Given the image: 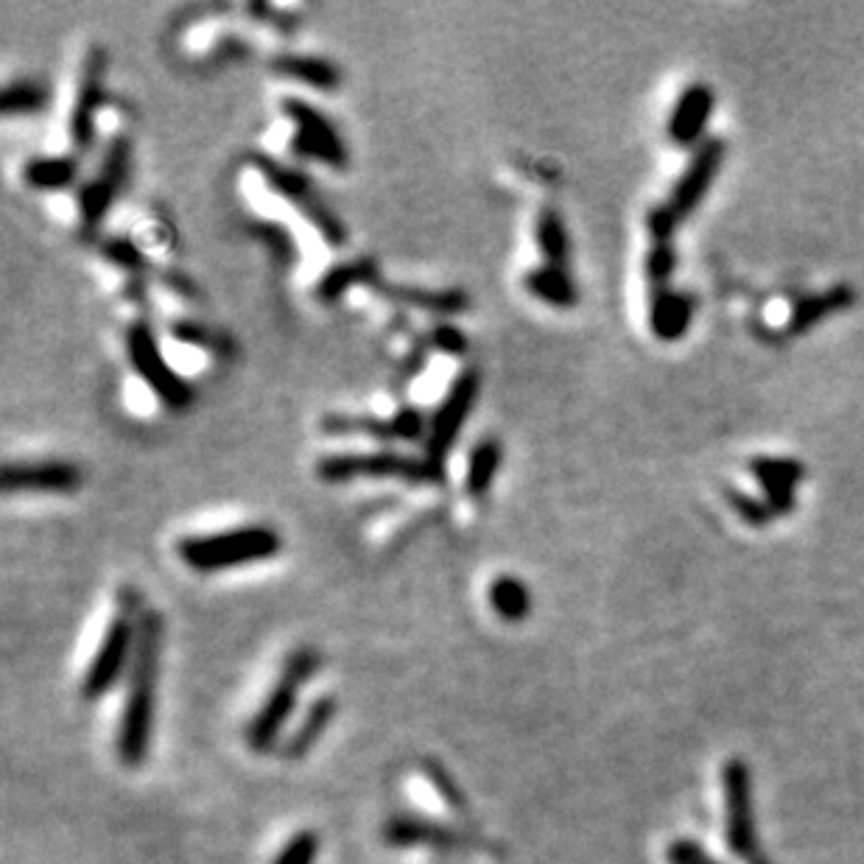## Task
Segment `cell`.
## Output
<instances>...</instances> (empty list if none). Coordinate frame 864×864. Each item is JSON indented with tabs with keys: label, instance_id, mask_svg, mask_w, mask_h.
<instances>
[{
	"label": "cell",
	"instance_id": "cell-12",
	"mask_svg": "<svg viewBox=\"0 0 864 864\" xmlns=\"http://www.w3.org/2000/svg\"><path fill=\"white\" fill-rule=\"evenodd\" d=\"M82 487V467L67 460H25L3 465L7 493L71 495Z\"/></svg>",
	"mask_w": 864,
	"mask_h": 864
},
{
	"label": "cell",
	"instance_id": "cell-22",
	"mask_svg": "<svg viewBox=\"0 0 864 864\" xmlns=\"http://www.w3.org/2000/svg\"><path fill=\"white\" fill-rule=\"evenodd\" d=\"M487 602L498 619L507 624H520L531 613V590L515 573H498L487 584Z\"/></svg>",
	"mask_w": 864,
	"mask_h": 864
},
{
	"label": "cell",
	"instance_id": "cell-13",
	"mask_svg": "<svg viewBox=\"0 0 864 864\" xmlns=\"http://www.w3.org/2000/svg\"><path fill=\"white\" fill-rule=\"evenodd\" d=\"M725 823L727 842L736 856L750 858L756 853V831H752V800H750V772L739 758L725 767Z\"/></svg>",
	"mask_w": 864,
	"mask_h": 864
},
{
	"label": "cell",
	"instance_id": "cell-28",
	"mask_svg": "<svg viewBox=\"0 0 864 864\" xmlns=\"http://www.w3.org/2000/svg\"><path fill=\"white\" fill-rule=\"evenodd\" d=\"M323 431L325 434H363L376 436V440H398V431H394V420H381V418H367V414H328L323 418Z\"/></svg>",
	"mask_w": 864,
	"mask_h": 864
},
{
	"label": "cell",
	"instance_id": "cell-5",
	"mask_svg": "<svg viewBox=\"0 0 864 864\" xmlns=\"http://www.w3.org/2000/svg\"><path fill=\"white\" fill-rule=\"evenodd\" d=\"M252 166L257 168L263 182H266L277 197H283L288 204H294V208H297L299 213H303L305 219L319 230V235H323L328 244L334 246L345 244L347 241L345 224H341L339 215L325 204L323 193L310 186V179L305 177L303 171H297V168L286 166V162L266 155H252Z\"/></svg>",
	"mask_w": 864,
	"mask_h": 864
},
{
	"label": "cell",
	"instance_id": "cell-15",
	"mask_svg": "<svg viewBox=\"0 0 864 864\" xmlns=\"http://www.w3.org/2000/svg\"><path fill=\"white\" fill-rule=\"evenodd\" d=\"M719 162H721L719 140H714V144H705L703 149L697 151V157H694L692 166L683 171V177H679V182L674 186L672 197H668V202H666V208L672 210L674 219L677 221L686 219V215L692 213L694 208H697L699 199H703V193L708 191L710 179H714Z\"/></svg>",
	"mask_w": 864,
	"mask_h": 864
},
{
	"label": "cell",
	"instance_id": "cell-8",
	"mask_svg": "<svg viewBox=\"0 0 864 864\" xmlns=\"http://www.w3.org/2000/svg\"><path fill=\"white\" fill-rule=\"evenodd\" d=\"M281 109L283 115L294 124L292 146L299 157L323 162V166L336 168V171L347 168V162H350V151H347V144L341 140L336 124L323 113V109L314 107V104H308L305 98H297V96L283 98Z\"/></svg>",
	"mask_w": 864,
	"mask_h": 864
},
{
	"label": "cell",
	"instance_id": "cell-10",
	"mask_svg": "<svg viewBox=\"0 0 864 864\" xmlns=\"http://www.w3.org/2000/svg\"><path fill=\"white\" fill-rule=\"evenodd\" d=\"M129 157H131V146L129 138H115L113 144L107 146L102 157V166L98 171L93 173V179H87L78 191V219H82V226L87 233H93L98 224L104 221V215L109 213V208L118 199L120 188L126 182V173H129Z\"/></svg>",
	"mask_w": 864,
	"mask_h": 864
},
{
	"label": "cell",
	"instance_id": "cell-35",
	"mask_svg": "<svg viewBox=\"0 0 864 864\" xmlns=\"http://www.w3.org/2000/svg\"><path fill=\"white\" fill-rule=\"evenodd\" d=\"M171 334H173V339L186 341V345H197V347L213 345V341L208 339V330L197 328V325H191V323H173Z\"/></svg>",
	"mask_w": 864,
	"mask_h": 864
},
{
	"label": "cell",
	"instance_id": "cell-30",
	"mask_svg": "<svg viewBox=\"0 0 864 864\" xmlns=\"http://www.w3.org/2000/svg\"><path fill=\"white\" fill-rule=\"evenodd\" d=\"M319 845H323V840H319L316 831H297V834L281 847V853H277L272 864H316Z\"/></svg>",
	"mask_w": 864,
	"mask_h": 864
},
{
	"label": "cell",
	"instance_id": "cell-9",
	"mask_svg": "<svg viewBox=\"0 0 864 864\" xmlns=\"http://www.w3.org/2000/svg\"><path fill=\"white\" fill-rule=\"evenodd\" d=\"M478 392H482V376L478 370L467 367L460 376L453 378L451 389L445 392L442 403L436 405V412L429 420V434H425V460L442 467L447 453L453 451L456 440L462 436L467 418L473 414Z\"/></svg>",
	"mask_w": 864,
	"mask_h": 864
},
{
	"label": "cell",
	"instance_id": "cell-34",
	"mask_svg": "<svg viewBox=\"0 0 864 864\" xmlns=\"http://www.w3.org/2000/svg\"><path fill=\"white\" fill-rule=\"evenodd\" d=\"M666 858H668V864H719V862H714V858H710L708 853L703 851V847L694 845V842H686V840H679V842H674V845H668Z\"/></svg>",
	"mask_w": 864,
	"mask_h": 864
},
{
	"label": "cell",
	"instance_id": "cell-25",
	"mask_svg": "<svg viewBox=\"0 0 864 864\" xmlns=\"http://www.w3.org/2000/svg\"><path fill=\"white\" fill-rule=\"evenodd\" d=\"M688 323H692V299L686 294L674 292H661L652 297V310H650V325L655 330L657 339L674 341L686 334Z\"/></svg>",
	"mask_w": 864,
	"mask_h": 864
},
{
	"label": "cell",
	"instance_id": "cell-18",
	"mask_svg": "<svg viewBox=\"0 0 864 864\" xmlns=\"http://www.w3.org/2000/svg\"><path fill=\"white\" fill-rule=\"evenodd\" d=\"M378 294H383L387 299H394V303L412 305V308L420 310H431V314H462V310L471 305L465 292L460 288H420V286H398V283H387L378 281L376 286Z\"/></svg>",
	"mask_w": 864,
	"mask_h": 864
},
{
	"label": "cell",
	"instance_id": "cell-26",
	"mask_svg": "<svg viewBox=\"0 0 864 864\" xmlns=\"http://www.w3.org/2000/svg\"><path fill=\"white\" fill-rule=\"evenodd\" d=\"M78 177L76 157H31L23 166V182L34 191H62Z\"/></svg>",
	"mask_w": 864,
	"mask_h": 864
},
{
	"label": "cell",
	"instance_id": "cell-24",
	"mask_svg": "<svg viewBox=\"0 0 864 864\" xmlns=\"http://www.w3.org/2000/svg\"><path fill=\"white\" fill-rule=\"evenodd\" d=\"M535 241L542 255V263L568 268V261H571V239H568L566 219H562L560 210L551 208V204H546V208L537 213Z\"/></svg>",
	"mask_w": 864,
	"mask_h": 864
},
{
	"label": "cell",
	"instance_id": "cell-29",
	"mask_svg": "<svg viewBox=\"0 0 864 864\" xmlns=\"http://www.w3.org/2000/svg\"><path fill=\"white\" fill-rule=\"evenodd\" d=\"M674 275V246L668 241H655V246L646 255V283L652 288V297L668 292V281Z\"/></svg>",
	"mask_w": 864,
	"mask_h": 864
},
{
	"label": "cell",
	"instance_id": "cell-31",
	"mask_svg": "<svg viewBox=\"0 0 864 864\" xmlns=\"http://www.w3.org/2000/svg\"><path fill=\"white\" fill-rule=\"evenodd\" d=\"M104 257L113 261L115 266L126 268V272H144L146 268V255L140 252L138 244H131L129 239H113L104 244Z\"/></svg>",
	"mask_w": 864,
	"mask_h": 864
},
{
	"label": "cell",
	"instance_id": "cell-14",
	"mask_svg": "<svg viewBox=\"0 0 864 864\" xmlns=\"http://www.w3.org/2000/svg\"><path fill=\"white\" fill-rule=\"evenodd\" d=\"M383 842L389 847H436V851H456V847H473L476 840L462 834L453 825H442L436 820L418 814H394L383 825Z\"/></svg>",
	"mask_w": 864,
	"mask_h": 864
},
{
	"label": "cell",
	"instance_id": "cell-1",
	"mask_svg": "<svg viewBox=\"0 0 864 864\" xmlns=\"http://www.w3.org/2000/svg\"><path fill=\"white\" fill-rule=\"evenodd\" d=\"M162 615L155 610H146L138 615V646H135V661L129 668V686H126L124 710H120L118 725V758L124 767L138 769L144 767L149 756L151 730H155V703H157V679H160V657H162Z\"/></svg>",
	"mask_w": 864,
	"mask_h": 864
},
{
	"label": "cell",
	"instance_id": "cell-33",
	"mask_svg": "<svg viewBox=\"0 0 864 864\" xmlns=\"http://www.w3.org/2000/svg\"><path fill=\"white\" fill-rule=\"evenodd\" d=\"M431 341H434L442 352H447V356H462V352L467 350V336L447 323L436 325V328L431 330Z\"/></svg>",
	"mask_w": 864,
	"mask_h": 864
},
{
	"label": "cell",
	"instance_id": "cell-2",
	"mask_svg": "<svg viewBox=\"0 0 864 864\" xmlns=\"http://www.w3.org/2000/svg\"><path fill=\"white\" fill-rule=\"evenodd\" d=\"M283 537L275 526L246 524L210 535H188L177 542L179 560L197 573H219L255 566L281 555Z\"/></svg>",
	"mask_w": 864,
	"mask_h": 864
},
{
	"label": "cell",
	"instance_id": "cell-27",
	"mask_svg": "<svg viewBox=\"0 0 864 864\" xmlns=\"http://www.w3.org/2000/svg\"><path fill=\"white\" fill-rule=\"evenodd\" d=\"M49 104V87L40 84L36 78H18L3 87V98H0V109L7 118L14 115H36Z\"/></svg>",
	"mask_w": 864,
	"mask_h": 864
},
{
	"label": "cell",
	"instance_id": "cell-7",
	"mask_svg": "<svg viewBox=\"0 0 864 864\" xmlns=\"http://www.w3.org/2000/svg\"><path fill=\"white\" fill-rule=\"evenodd\" d=\"M135 646H138V619H131L126 613L109 619L102 644H98L96 655L84 672L82 697L96 703L104 694L113 692L120 677L129 674L131 661H135Z\"/></svg>",
	"mask_w": 864,
	"mask_h": 864
},
{
	"label": "cell",
	"instance_id": "cell-32",
	"mask_svg": "<svg viewBox=\"0 0 864 864\" xmlns=\"http://www.w3.org/2000/svg\"><path fill=\"white\" fill-rule=\"evenodd\" d=\"M423 772L431 778V783H434V789L442 794L447 805H453L456 811H465V794L460 792V787H456V781H453V776L445 767H440V763L429 758L423 763Z\"/></svg>",
	"mask_w": 864,
	"mask_h": 864
},
{
	"label": "cell",
	"instance_id": "cell-21",
	"mask_svg": "<svg viewBox=\"0 0 864 864\" xmlns=\"http://www.w3.org/2000/svg\"><path fill=\"white\" fill-rule=\"evenodd\" d=\"M526 292L531 297H537L540 303L551 305V308H571L577 303V283H573L571 272L562 266H549V263H540V266L529 268L524 277Z\"/></svg>",
	"mask_w": 864,
	"mask_h": 864
},
{
	"label": "cell",
	"instance_id": "cell-20",
	"mask_svg": "<svg viewBox=\"0 0 864 864\" xmlns=\"http://www.w3.org/2000/svg\"><path fill=\"white\" fill-rule=\"evenodd\" d=\"M272 71L281 73V76L294 78L299 84H308V87L323 89L330 93L341 84V71L334 62L323 60V56L310 54H281L272 60Z\"/></svg>",
	"mask_w": 864,
	"mask_h": 864
},
{
	"label": "cell",
	"instance_id": "cell-11",
	"mask_svg": "<svg viewBox=\"0 0 864 864\" xmlns=\"http://www.w3.org/2000/svg\"><path fill=\"white\" fill-rule=\"evenodd\" d=\"M104 67H107L104 49L102 45H89L82 62V76H78L71 120H67L71 140L78 151H87L93 140H96V118L104 102Z\"/></svg>",
	"mask_w": 864,
	"mask_h": 864
},
{
	"label": "cell",
	"instance_id": "cell-4",
	"mask_svg": "<svg viewBox=\"0 0 864 864\" xmlns=\"http://www.w3.org/2000/svg\"><path fill=\"white\" fill-rule=\"evenodd\" d=\"M316 476L328 484H345L352 478H398L412 484L442 482V467L425 456H409L398 451L330 453L316 462Z\"/></svg>",
	"mask_w": 864,
	"mask_h": 864
},
{
	"label": "cell",
	"instance_id": "cell-19",
	"mask_svg": "<svg viewBox=\"0 0 864 864\" xmlns=\"http://www.w3.org/2000/svg\"><path fill=\"white\" fill-rule=\"evenodd\" d=\"M381 281V268L372 257H356V261L336 263L316 283V297L323 303H336L345 297L352 286H376Z\"/></svg>",
	"mask_w": 864,
	"mask_h": 864
},
{
	"label": "cell",
	"instance_id": "cell-6",
	"mask_svg": "<svg viewBox=\"0 0 864 864\" xmlns=\"http://www.w3.org/2000/svg\"><path fill=\"white\" fill-rule=\"evenodd\" d=\"M126 358L129 367L144 378L146 387L168 405L173 412H186L193 403L191 383L182 376L171 370V363L166 361L162 350L157 347L155 334L146 323H135L126 330Z\"/></svg>",
	"mask_w": 864,
	"mask_h": 864
},
{
	"label": "cell",
	"instance_id": "cell-16",
	"mask_svg": "<svg viewBox=\"0 0 864 864\" xmlns=\"http://www.w3.org/2000/svg\"><path fill=\"white\" fill-rule=\"evenodd\" d=\"M710 109H714V89L708 84L686 87V93L677 98L672 115H668V138L677 146H692L703 135L705 124L710 118Z\"/></svg>",
	"mask_w": 864,
	"mask_h": 864
},
{
	"label": "cell",
	"instance_id": "cell-17",
	"mask_svg": "<svg viewBox=\"0 0 864 864\" xmlns=\"http://www.w3.org/2000/svg\"><path fill=\"white\" fill-rule=\"evenodd\" d=\"M336 714H339V699L330 697V694L316 697L314 703L308 705L303 719H299V725L292 730V736L283 741V750H281L283 758H288V761H299V758L308 756V752L316 747V741L323 739V734L330 727V721L336 719Z\"/></svg>",
	"mask_w": 864,
	"mask_h": 864
},
{
	"label": "cell",
	"instance_id": "cell-23",
	"mask_svg": "<svg viewBox=\"0 0 864 864\" xmlns=\"http://www.w3.org/2000/svg\"><path fill=\"white\" fill-rule=\"evenodd\" d=\"M504 465V445L498 436H482L473 445L471 456H467L465 471V489L473 498H482L489 493V487L498 478V471Z\"/></svg>",
	"mask_w": 864,
	"mask_h": 864
},
{
	"label": "cell",
	"instance_id": "cell-3",
	"mask_svg": "<svg viewBox=\"0 0 864 864\" xmlns=\"http://www.w3.org/2000/svg\"><path fill=\"white\" fill-rule=\"evenodd\" d=\"M319 666H323V657H319L316 650H310V646H303V650L292 652V655L286 657L281 677H277V683L272 686V692L266 694V699H263L261 708L255 710V716H252L244 730L246 747H250L252 752L275 750L283 730H286L294 710H297L299 692H303L305 683L319 672Z\"/></svg>",
	"mask_w": 864,
	"mask_h": 864
}]
</instances>
